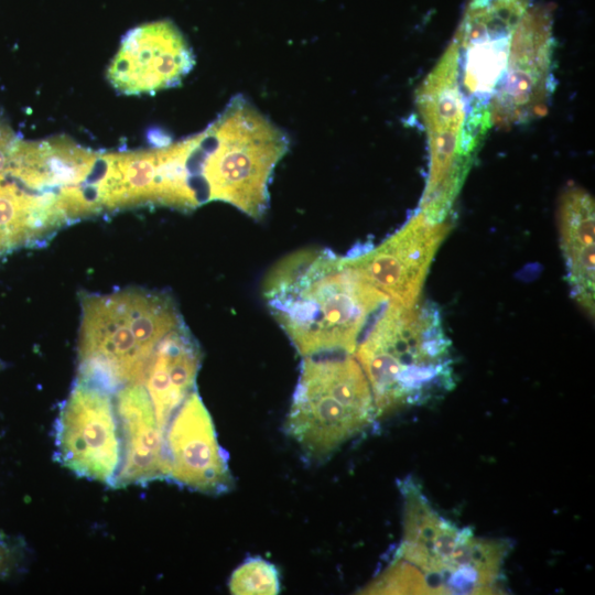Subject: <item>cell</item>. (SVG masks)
Listing matches in <instances>:
<instances>
[{
	"label": "cell",
	"mask_w": 595,
	"mask_h": 595,
	"mask_svg": "<svg viewBox=\"0 0 595 595\" xmlns=\"http://www.w3.org/2000/svg\"><path fill=\"white\" fill-rule=\"evenodd\" d=\"M261 293L303 357L354 354L363 329L389 301L327 248L282 258L266 274Z\"/></svg>",
	"instance_id": "6da1fadb"
},
{
	"label": "cell",
	"mask_w": 595,
	"mask_h": 595,
	"mask_svg": "<svg viewBox=\"0 0 595 595\" xmlns=\"http://www.w3.org/2000/svg\"><path fill=\"white\" fill-rule=\"evenodd\" d=\"M451 347L435 304L407 306L389 300L354 351L377 415L422 405L450 391L455 385Z\"/></svg>",
	"instance_id": "7a4b0ae2"
},
{
	"label": "cell",
	"mask_w": 595,
	"mask_h": 595,
	"mask_svg": "<svg viewBox=\"0 0 595 595\" xmlns=\"http://www.w3.org/2000/svg\"><path fill=\"white\" fill-rule=\"evenodd\" d=\"M288 148L281 129L242 96L234 97L204 132L188 139L187 166L199 204L221 201L261 218L272 173Z\"/></svg>",
	"instance_id": "3957f363"
},
{
	"label": "cell",
	"mask_w": 595,
	"mask_h": 595,
	"mask_svg": "<svg viewBox=\"0 0 595 595\" xmlns=\"http://www.w3.org/2000/svg\"><path fill=\"white\" fill-rule=\"evenodd\" d=\"M376 416L370 386L356 358L304 357L284 430L307 458L331 456Z\"/></svg>",
	"instance_id": "277c9868"
},
{
	"label": "cell",
	"mask_w": 595,
	"mask_h": 595,
	"mask_svg": "<svg viewBox=\"0 0 595 595\" xmlns=\"http://www.w3.org/2000/svg\"><path fill=\"white\" fill-rule=\"evenodd\" d=\"M415 106L430 155L428 180L416 212L441 223L448 219L476 155L467 139V108L454 40L418 88Z\"/></svg>",
	"instance_id": "5b68a950"
},
{
	"label": "cell",
	"mask_w": 595,
	"mask_h": 595,
	"mask_svg": "<svg viewBox=\"0 0 595 595\" xmlns=\"http://www.w3.org/2000/svg\"><path fill=\"white\" fill-rule=\"evenodd\" d=\"M522 0H474L453 39L467 108L466 132L477 152L491 128L490 102L502 79Z\"/></svg>",
	"instance_id": "8992f818"
},
{
	"label": "cell",
	"mask_w": 595,
	"mask_h": 595,
	"mask_svg": "<svg viewBox=\"0 0 595 595\" xmlns=\"http://www.w3.org/2000/svg\"><path fill=\"white\" fill-rule=\"evenodd\" d=\"M77 378L115 393L142 383L152 350L137 337L121 290L80 293Z\"/></svg>",
	"instance_id": "52a82bcc"
},
{
	"label": "cell",
	"mask_w": 595,
	"mask_h": 595,
	"mask_svg": "<svg viewBox=\"0 0 595 595\" xmlns=\"http://www.w3.org/2000/svg\"><path fill=\"white\" fill-rule=\"evenodd\" d=\"M57 459L78 476L115 487L122 439L113 393L76 379L55 431Z\"/></svg>",
	"instance_id": "ba28073f"
},
{
	"label": "cell",
	"mask_w": 595,
	"mask_h": 595,
	"mask_svg": "<svg viewBox=\"0 0 595 595\" xmlns=\"http://www.w3.org/2000/svg\"><path fill=\"white\" fill-rule=\"evenodd\" d=\"M554 39L545 12L523 17L513 32L502 79L490 102L491 127L507 129L544 116L555 89Z\"/></svg>",
	"instance_id": "9c48e42d"
},
{
	"label": "cell",
	"mask_w": 595,
	"mask_h": 595,
	"mask_svg": "<svg viewBox=\"0 0 595 595\" xmlns=\"http://www.w3.org/2000/svg\"><path fill=\"white\" fill-rule=\"evenodd\" d=\"M451 227L450 218L433 223L415 212L379 246L359 248L344 259L389 300L413 305L419 301L432 259Z\"/></svg>",
	"instance_id": "30bf717a"
},
{
	"label": "cell",
	"mask_w": 595,
	"mask_h": 595,
	"mask_svg": "<svg viewBox=\"0 0 595 595\" xmlns=\"http://www.w3.org/2000/svg\"><path fill=\"white\" fill-rule=\"evenodd\" d=\"M194 64L193 51L180 30L170 21H156L127 32L107 78L120 94H154L181 84Z\"/></svg>",
	"instance_id": "8fae6325"
},
{
	"label": "cell",
	"mask_w": 595,
	"mask_h": 595,
	"mask_svg": "<svg viewBox=\"0 0 595 595\" xmlns=\"http://www.w3.org/2000/svg\"><path fill=\"white\" fill-rule=\"evenodd\" d=\"M167 477L207 495L234 487L227 455L220 447L214 423L196 390L169 421L164 432Z\"/></svg>",
	"instance_id": "7c38bea8"
},
{
	"label": "cell",
	"mask_w": 595,
	"mask_h": 595,
	"mask_svg": "<svg viewBox=\"0 0 595 595\" xmlns=\"http://www.w3.org/2000/svg\"><path fill=\"white\" fill-rule=\"evenodd\" d=\"M399 487L403 497V536L394 556L422 573L429 594H444L453 558L474 532L441 516L412 477L404 478Z\"/></svg>",
	"instance_id": "4fadbf2b"
},
{
	"label": "cell",
	"mask_w": 595,
	"mask_h": 595,
	"mask_svg": "<svg viewBox=\"0 0 595 595\" xmlns=\"http://www.w3.org/2000/svg\"><path fill=\"white\" fill-rule=\"evenodd\" d=\"M122 439V462L115 487L167 477L164 430L142 383L113 393Z\"/></svg>",
	"instance_id": "5bb4252c"
},
{
	"label": "cell",
	"mask_w": 595,
	"mask_h": 595,
	"mask_svg": "<svg viewBox=\"0 0 595 595\" xmlns=\"http://www.w3.org/2000/svg\"><path fill=\"white\" fill-rule=\"evenodd\" d=\"M201 363V347L184 322L152 353L142 385L164 432L175 411L195 390Z\"/></svg>",
	"instance_id": "9a60e30c"
},
{
	"label": "cell",
	"mask_w": 595,
	"mask_h": 595,
	"mask_svg": "<svg viewBox=\"0 0 595 595\" xmlns=\"http://www.w3.org/2000/svg\"><path fill=\"white\" fill-rule=\"evenodd\" d=\"M594 199L584 188L571 185L559 201L558 223L566 279L573 299L591 316L595 300Z\"/></svg>",
	"instance_id": "2e32d148"
},
{
	"label": "cell",
	"mask_w": 595,
	"mask_h": 595,
	"mask_svg": "<svg viewBox=\"0 0 595 595\" xmlns=\"http://www.w3.org/2000/svg\"><path fill=\"white\" fill-rule=\"evenodd\" d=\"M31 197L13 172V161L0 171V260L15 250L31 248Z\"/></svg>",
	"instance_id": "e0dca14e"
},
{
	"label": "cell",
	"mask_w": 595,
	"mask_h": 595,
	"mask_svg": "<svg viewBox=\"0 0 595 595\" xmlns=\"http://www.w3.org/2000/svg\"><path fill=\"white\" fill-rule=\"evenodd\" d=\"M229 589L236 595H273L280 591L277 567L261 558H250L230 576Z\"/></svg>",
	"instance_id": "ac0fdd59"
},
{
	"label": "cell",
	"mask_w": 595,
	"mask_h": 595,
	"mask_svg": "<svg viewBox=\"0 0 595 595\" xmlns=\"http://www.w3.org/2000/svg\"><path fill=\"white\" fill-rule=\"evenodd\" d=\"M3 367V364L0 361V369Z\"/></svg>",
	"instance_id": "d6986e66"
}]
</instances>
